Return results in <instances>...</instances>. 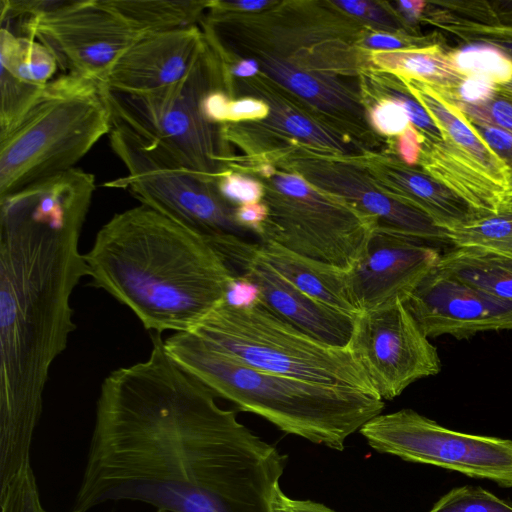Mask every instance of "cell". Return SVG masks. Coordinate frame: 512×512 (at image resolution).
<instances>
[{
  "label": "cell",
  "instance_id": "1",
  "mask_svg": "<svg viewBox=\"0 0 512 512\" xmlns=\"http://www.w3.org/2000/svg\"><path fill=\"white\" fill-rule=\"evenodd\" d=\"M148 358L110 372L71 512L135 501L167 512H275L287 456L221 408L151 336Z\"/></svg>",
  "mask_w": 512,
  "mask_h": 512
},
{
  "label": "cell",
  "instance_id": "2",
  "mask_svg": "<svg viewBox=\"0 0 512 512\" xmlns=\"http://www.w3.org/2000/svg\"><path fill=\"white\" fill-rule=\"evenodd\" d=\"M95 190L76 167L0 197V488L31 466L50 368L76 328L71 296L87 276L79 241Z\"/></svg>",
  "mask_w": 512,
  "mask_h": 512
},
{
  "label": "cell",
  "instance_id": "3",
  "mask_svg": "<svg viewBox=\"0 0 512 512\" xmlns=\"http://www.w3.org/2000/svg\"><path fill=\"white\" fill-rule=\"evenodd\" d=\"M84 259L93 286L160 334L192 331L237 275L208 238L143 204L114 214Z\"/></svg>",
  "mask_w": 512,
  "mask_h": 512
},
{
  "label": "cell",
  "instance_id": "4",
  "mask_svg": "<svg viewBox=\"0 0 512 512\" xmlns=\"http://www.w3.org/2000/svg\"><path fill=\"white\" fill-rule=\"evenodd\" d=\"M168 355L217 397L279 430L341 451L346 440L382 413L384 401L365 391L327 386L242 363L193 332L164 340Z\"/></svg>",
  "mask_w": 512,
  "mask_h": 512
},
{
  "label": "cell",
  "instance_id": "5",
  "mask_svg": "<svg viewBox=\"0 0 512 512\" xmlns=\"http://www.w3.org/2000/svg\"><path fill=\"white\" fill-rule=\"evenodd\" d=\"M111 127L96 82L71 74L54 78L0 135V197L75 168Z\"/></svg>",
  "mask_w": 512,
  "mask_h": 512
},
{
  "label": "cell",
  "instance_id": "6",
  "mask_svg": "<svg viewBox=\"0 0 512 512\" xmlns=\"http://www.w3.org/2000/svg\"><path fill=\"white\" fill-rule=\"evenodd\" d=\"M190 332L253 368L378 396L348 347L314 338L260 302L247 308L223 303Z\"/></svg>",
  "mask_w": 512,
  "mask_h": 512
},
{
  "label": "cell",
  "instance_id": "7",
  "mask_svg": "<svg viewBox=\"0 0 512 512\" xmlns=\"http://www.w3.org/2000/svg\"><path fill=\"white\" fill-rule=\"evenodd\" d=\"M221 75L220 62L205 39L196 63L172 86L139 95L99 88L111 125L130 129L194 171L217 179L224 173L221 135L205 118L201 103L209 92L219 90Z\"/></svg>",
  "mask_w": 512,
  "mask_h": 512
},
{
  "label": "cell",
  "instance_id": "8",
  "mask_svg": "<svg viewBox=\"0 0 512 512\" xmlns=\"http://www.w3.org/2000/svg\"><path fill=\"white\" fill-rule=\"evenodd\" d=\"M108 137L127 174L105 186L128 190L141 204L209 241L242 237L234 209L219 193L216 179L194 171L162 146L121 125H112Z\"/></svg>",
  "mask_w": 512,
  "mask_h": 512
},
{
  "label": "cell",
  "instance_id": "9",
  "mask_svg": "<svg viewBox=\"0 0 512 512\" xmlns=\"http://www.w3.org/2000/svg\"><path fill=\"white\" fill-rule=\"evenodd\" d=\"M359 432L379 453L512 487L511 439L455 431L412 409L381 413Z\"/></svg>",
  "mask_w": 512,
  "mask_h": 512
},
{
  "label": "cell",
  "instance_id": "10",
  "mask_svg": "<svg viewBox=\"0 0 512 512\" xmlns=\"http://www.w3.org/2000/svg\"><path fill=\"white\" fill-rule=\"evenodd\" d=\"M14 26L18 27L14 33L48 48L63 74L99 86L121 55L142 36L104 0H60L53 10Z\"/></svg>",
  "mask_w": 512,
  "mask_h": 512
},
{
  "label": "cell",
  "instance_id": "11",
  "mask_svg": "<svg viewBox=\"0 0 512 512\" xmlns=\"http://www.w3.org/2000/svg\"><path fill=\"white\" fill-rule=\"evenodd\" d=\"M348 348L383 401L441 370L436 347L403 300L358 313Z\"/></svg>",
  "mask_w": 512,
  "mask_h": 512
},
{
  "label": "cell",
  "instance_id": "12",
  "mask_svg": "<svg viewBox=\"0 0 512 512\" xmlns=\"http://www.w3.org/2000/svg\"><path fill=\"white\" fill-rule=\"evenodd\" d=\"M404 302L428 338L450 335L462 339L512 330V302L488 295L438 266Z\"/></svg>",
  "mask_w": 512,
  "mask_h": 512
},
{
  "label": "cell",
  "instance_id": "13",
  "mask_svg": "<svg viewBox=\"0 0 512 512\" xmlns=\"http://www.w3.org/2000/svg\"><path fill=\"white\" fill-rule=\"evenodd\" d=\"M441 254L430 242L374 230L361 257L347 271L354 305L362 312L404 301L437 266Z\"/></svg>",
  "mask_w": 512,
  "mask_h": 512
},
{
  "label": "cell",
  "instance_id": "14",
  "mask_svg": "<svg viewBox=\"0 0 512 512\" xmlns=\"http://www.w3.org/2000/svg\"><path fill=\"white\" fill-rule=\"evenodd\" d=\"M205 48V37L196 26L140 36L117 60L100 87L139 95L179 82Z\"/></svg>",
  "mask_w": 512,
  "mask_h": 512
},
{
  "label": "cell",
  "instance_id": "15",
  "mask_svg": "<svg viewBox=\"0 0 512 512\" xmlns=\"http://www.w3.org/2000/svg\"><path fill=\"white\" fill-rule=\"evenodd\" d=\"M230 263L258 287L259 302L273 313L324 343L348 347L355 317L297 289L258 256L256 244L246 242Z\"/></svg>",
  "mask_w": 512,
  "mask_h": 512
},
{
  "label": "cell",
  "instance_id": "16",
  "mask_svg": "<svg viewBox=\"0 0 512 512\" xmlns=\"http://www.w3.org/2000/svg\"><path fill=\"white\" fill-rule=\"evenodd\" d=\"M0 135L9 132L37 101L59 69L40 42L1 27Z\"/></svg>",
  "mask_w": 512,
  "mask_h": 512
},
{
  "label": "cell",
  "instance_id": "17",
  "mask_svg": "<svg viewBox=\"0 0 512 512\" xmlns=\"http://www.w3.org/2000/svg\"><path fill=\"white\" fill-rule=\"evenodd\" d=\"M419 162L426 174L480 216L495 214L502 207L505 187L469 154L449 140L424 139Z\"/></svg>",
  "mask_w": 512,
  "mask_h": 512
},
{
  "label": "cell",
  "instance_id": "18",
  "mask_svg": "<svg viewBox=\"0 0 512 512\" xmlns=\"http://www.w3.org/2000/svg\"><path fill=\"white\" fill-rule=\"evenodd\" d=\"M256 253L281 277L320 303L355 317L347 271L290 251L275 242L256 244Z\"/></svg>",
  "mask_w": 512,
  "mask_h": 512
},
{
  "label": "cell",
  "instance_id": "19",
  "mask_svg": "<svg viewBox=\"0 0 512 512\" xmlns=\"http://www.w3.org/2000/svg\"><path fill=\"white\" fill-rule=\"evenodd\" d=\"M404 80L411 95L424 107L440 130L443 139L469 154L507 189L512 177L509 168L481 138L464 112L425 82Z\"/></svg>",
  "mask_w": 512,
  "mask_h": 512
},
{
  "label": "cell",
  "instance_id": "20",
  "mask_svg": "<svg viewBox=\"0 0 512 512\" xmlns=\"http://www.w3.org/2000/svg\"><path fill=\"white\" fill-rule=\"evenodd\" d=\"M437 266L493 297L512 302V257L474 246H453Z\"/></svg>",
  "mask_w": 512,
  "mask_h": 512
},
{
  "label": "cell",
  "instance_id": "21",
  "mask_svg": "<svg viewBox=\"0 0 512 512\" xmlns=\"http://www.w3.org/2000/svg\"><path fill=\"white\" fill-rule=\"evenodd\" d=\"M140 34H154L200 24L210 1L104 0Z\"/></svg>",
  "mask_w": 512,
  "mask_h": 512
},
{
  "label": "cell",
  "instance_id": "22",
  "mask_svg": "<svg viewBox=\"0 0 512 512\" xmlns=\"http://www.w3.org/2000/svg\"><path fill=\"white\" fill-rule=\"evenodd\" d=\"M371 56L381 68L403 79L425 82L442 92L456 89L465 78L437 44L396 51H374Z\"/></svg>",
  "mask_w": 512,
  "mask_h": 512
},
{
  "label": "cell",
  "instance_id": "23",
  "mask_svg": "<svg viewBox=\"0 0 512 512\" xmlns=\"http://www.w3.org/2000/svg\"><path fill=\"white\" fill-rule=\"evenodd\" d=\"M432 23L466 41H512V2L503 3L502 8H493L489 2H477L464 15L443 10Z\"/></svg>",
  "mask_w": 512,
  "mask_h": 512
},
{
  "label": "cell",
  "instance_id": "24",
  "mask_svg": "<svg viewBox=\"0 0 512 512\" xmlns=\"http://www.w3.org/2000/svg\"><path fill=\"white\" fill-rule=\"evenodd\" d=\"M453 246H474L512 257V204L503 203L495 214L477 216L445 231Z\"/></svg>",
  "mask_w": 512,
  "mask_h": 512
},
{
  "label": "cell",
  "instance_id": "25",
  "mask_svg": "<svg viewBox=\"0 0 512 512\" xmlns=\"http://www.w3.org/2000/svg\"><path fill=\"white\" fill-rule=\"evenodd\" d=\"M447 54L454 66L466 77H481L497 87L512 80V58L495 45L473 43Z\"/></svg>",
  "mask_w": 512,
  "mask_h": 512
},
{
  "label": "cell",
  "instance_id": "26",
  "mask_svg": "<svg viewBox=\"0 0 512 512\" xmlns=\"http://www.w3.org/2000/svg\"><path fill=\"white\" fill-rule=\"evenodd\" d=\"M429 512H512V503L479 487H455L444 494Z\"/></svg>",
  "mask_w": 512,
  "mask_h": 512
},
{
  "label": "cell",
  "instance_id": "27",
  "mask_svg": "<svg viewBox=\"0 0 512 512\" xmlns=\"http://www.w3.org/2000/svg\"><path fill=\"white\" fill-rule=\"evenodd\" d=\"M1 512H47L43 508L32 467L0 489Z\"/></svg>",
  "mask_w": 512,
  "mask_h": 512
},
{
  "label": "cell",
  "instance_id": "28",
  "mask_svg": "<svg viewBox=\"0 0 512 512\" xmlns=\"http://www.w3.org/2000/svg\"><path fill=\"white\" fill-rule=\"evenodd\" d=\"M265 66L279 81L303 97L322 102H331L334 99L333 94L324 89L319 80L306 72L277 59H268Z\"/></svg>",
  "mask_w": 512,
  "mask_h": 512
},
{
  "label": "cell",
  "instance_id": "29",
  "mask_svg": "<svg viewBox=\"0 0 512 512\" xmlns=\"http://www.w3.org/2000/svg\"><path fill=\"white\" fill-rule=\"evenodd\" d=\"M454 103L472 123L489 124L512 134V98L506 94L496 90L490 100L480 105Z\"/></svg>",
  "mask_w": 512,
  "mask_h": 512
},
{
  "label": "cell",
  "instance_id": "30",
  "mask_svg": "<svg viewBox=\"0 0 512 512\" xmlns=\"http://www.w3.org/2000/svg\"><path fill=\"white\" fill-rule=\"evenodd\" d=\"M216 186L226 201L241 205L258 202L262 196V187L257 181L238 173L224 172L216 179Z\"/></svg>",
  "mask_w": 512,
  "mask_h": 512
},
{
  "label": "cell",
  "instance_id": "31",
  "mask_svg": "<svg viewBox=\"0 0 512 512\" xmlns=\"http://www.w3.org/2000/svg\"><path fill=\"white\" fill-rule=\"evenodd\" d=\"M370 116L373 126L388 136L401 135L411 125L403 107L392 99L383 100L374 106Z\"/></svg>",
  "mask_w": 512,
  "mask_h": 512
},
{
  "label": "cell",
  "instance_id": "32",
  "mask_svg": "<svg viewBox=\"0 0 512 512\" xmlns=\"http://www.w3.org/2000/svg\"><path fill=\"white\" fill-rule=\"evenodd\" d=\"M496 90L497 86L484 78L465 76L456 89L447 92H439L456 103L480 105L490 100Z\"/></svg>",
  "mask_w": 512,
  "mask_h": 512
},
{
  "label": "cell",
  "instance_id": "33",
  "mask_svg": "<svg viewBox=\"0 0 512 512\" xmlns=\"http://www.w3.org/2000/svg\"><path fill=\"white\" fill-rule=\"evenodd\" d=\"M391 99L403 107L411 124L425 139L432 141L443 140V136L436 124L424 107L413 96L410 97L401 92H394Z\"/></svg>",
  "mask_w": 512,
  "mask_h": 512
},
{
  "label": "cell",
  "instance_id": "34",
  "mask_svg": "<svg viewBox=\"0 0 512 512\" xmlns=\"http://www.w3.org/2000/svg\"><path fill=\"white\" fill-rule=\"evenodd\" d=\"M277 123L288 133L322 145L336 146L335 141L316 127L310 120L293 112H280L275 115Z\"/></svg>",
  "mask_w": 512,
  "mask_h": 512
},
{
  "label": "cell",
  "instance_id": "35",
  "mask_svg": "<svg viewBox=\"0 0 512 512\" xmlns=\"http://www.w3.org/2000/svg\"><path fill=\"white\" fill-rule=\"evenodd\" d=\"M472 124L481 138L507 165L512 175V134L489 124Z\"/></svg>",
  "mask_w": 512,
  "mask_h": 512
},
{
  "label": "cell",
  "instance_id": "36",
  "mask_svg": "<svg viewBox=\"0 0 512 512\" xmlns=\"http://www.w3.org/2000/svg\"><path fill=\"white\" fill-rule=\"evenodd\" d=\"M259 301L258 287L247 277L237 274L228 286L224 303L234 307L247 308L258 304Z\"/></svg>",
  "mask_w": 512,
  "mask_h": 512
},
{
  "label": "cell",
  "instance_id": "37",
  "mask_svg": "<svg viewBox=\"0 0 512 512\" xmlns=\"http://www.w3.org/2000/svg\"><path fill=\"white\" fill-rule=\"evenodd\" d=\"M269 218V208L260 202L242 204L233 210V219L240 228H250L260 237Z\"/></svg>",
  "mask_w": 512,
  "mask_h": 512
},
{
  "label": "cell",
  "instance_id": "38",
  "mask_svg": "<svg viewBox=\"0 0 512 512\" xmlns=\"http://www.w3.org/2000/svg\"><path fill=\"white\" fill-rule=\"evenodd\" d=\"M272 505L275 512H336L319 502L287 496L281 488L277 490Z\"/></svg>",
  "mask_w": 512,
  "mask_h": 512
},
{
  "label": "cell",
  "instance_id": "39",
  "mask_svg": "<svg viewBox=\"0 0 512 512\" xmlns=\"http://www.w3.org/2000/svg\"><path fill=\"white\" fill-rule=\"evenodd\" d=\"M268 111V106L257 99L243 98L230 101L227 122L263 118Z\"/></svg>",
  "mask_w": 512,
  "mask_h": 512
},
{
  "label": "cell",
  "instance_id": "40",
  "mask_svg": "<svg viewBox=\"0 0 512 512\" xmlns=\"http://www.w3.org/2000/svg\"><path fill=\"white\" fill-rule=\"evenodd\" d=\"M230 101L228 95L220 89L209 92L201 103L205 118L215 125L227 122Z\"/></svg>",
  "mask_w": 512,
  "mask_h": 512
},
{
  "label": "cell",
  "instance_id": "41",
  "mask_svg": "<svg viewBox=\"0 0 512 512\" xmlns=\"http://www.w3.org/2000/svg\"><path fill=\"white\" fill-rule=\"evenodd\" d=\"M424 139L425 137L412 124L399 136L398 150L406 164L414 165L419 162Z\"/></svg>",
  "mask_w": 512,
  "mask_h": 512
},
{
  "label": "cell",
  "instance_id": "42",
  "mask_svg": "<svg viewBox=\"0 0 512 512\" xmlns=\"http://www.w3.org/2000/svg\"><path fill=\"white\" fill-rule=\"evenodd\" d=\"M335 4H337L339 7H341V9L347 11L350 14L383 25H390V20L387 14L382 9H380L379 7L375 6L370 2L348 0L336 1Z\"/></svg>",
  "mask_w": 512,
  "mask_h": 512
},
{
  "label": "cell",
  "instance_id": "43",
  "mask_svg": "<svg viewBox=\"0 0 512 512\" xmlns=\"http://www.w3.org/2000/svg\"><path fill=\"white\" fill-rule=\"evenodd\" d=\"M277 189L291 199H307L315 196L307 183L296 175H279L275 177Z\"/></svg>",
  "mask_w": 512,
  "mask_h": 512
},
{
  "label": "cell",
  "instance_id": "44",
  "mask_svg": "<svg viewBox=\"0 0 512 512\" xmlns=\"http://www.w3.org/2000/svg\"><path fill=\"white\" fill-rule=\"evenodd\" d=\"M364 42L368 47L382 49L384 51L406 49L403 48L406 46L405 41L390 34L374 33L369 35Z\"/></svg>",
  "mask_w": 512,
  "mask_h": 512
},
{
  "label": "cell",
  "instance_id": "45",
  "mask_svg": "<svg viewBox=\"0 0 512 512\" xmlns=\"http://www.w3.org/2000/svg\"><path fill=\"white\" fill-rule=\"evenodd\" d=\"M219 2V1H218ZM270 2L266 0H242L235 2H219V4L228 10L255 11L260 10Z\"/></svg>",
  "mask_w": 512,
  "mask_h": 512
},
{
  "label": "cell",
  "instance_id": "46",
  "mask_svg": "<svg viewBox=\"0 0 512 512\" xmlns=\"http://www.w3.org/2000/svg\"><path fill=\"white\" fill-rule=\"evenodd\" d=\"M400 11L410 20L419 18L424 12L426 2L420 0L398 2Z\"/></svg>",
  "mask_w": 512,
  "mask_h": 512
},
{
  "label": "cell",
  "instance_id": "47",
  "mask_svg": "<svg viewBox=\"0 0 512 512\" xmlns=\"http://www.w3.org/2000/svg\"><path fill=\"white\" fill-rule=\"evenodd\" d=\"M259 66L253 59L243 60L231 67L230 73L237 77H248L258 72Z\"/></svg>",
  "mask_w": 512,
  "mask_h": 512
},
{
  "label": "cell",
  "instance_id": "48",
  "mask_svg": "<svg viewBox=\"0 0 512 512\" xmlns=\"http://www.w3.org/2000/svg\"><path fill=\"white\" fill-rule=\"evenodd\" d=\"M497 90L512 98V80L504 85L498 86Z\"/></svg>",
  "mask_w": 512,
  "mask_h": 512
},
{
  "label": "cell",
  "instance_id": "49",
  "mask_svg": "<svg viewBox=\"0 0 512 512\" xmlns=\"http://www.w3.org/2000/svg\"><path fill=\"white\" fill-rule=\"evenodd\" d=\"M504 202L512 204V177L505 191Z\"/></svg>",
  "mask_w": 512,
  "mask_h": 512
},
{
  "label": "cell",
  "instance_id": "50",
  "mask_svg": "<svg viewBox=\"0 0 512 512\" xmlns=\"http://www.w3.org/2000/svg\"><path fill=\"white\" fill-rule=\"evenodd\" d=\"M262 173L265 175V176H269L273 173V168L271 167H265L262 169Z\"/></svg>",
  "mask_w": 512,
  "mask_h": 512
},
{
  "label": "cell",
  "instance_id": "51",
  "mask_svg": "<svg viewBox=\"0 0 512 512\" xmlns=\"http://www.w3.org/2000/svg\"><path fill=\"white\" fill-rule=\"evenodd\" d=\"M155 512H167V511H164V510H156Z\"/></svg>",
  "mask_w": 512,
  "mask_h": 512
}]
</instances>
